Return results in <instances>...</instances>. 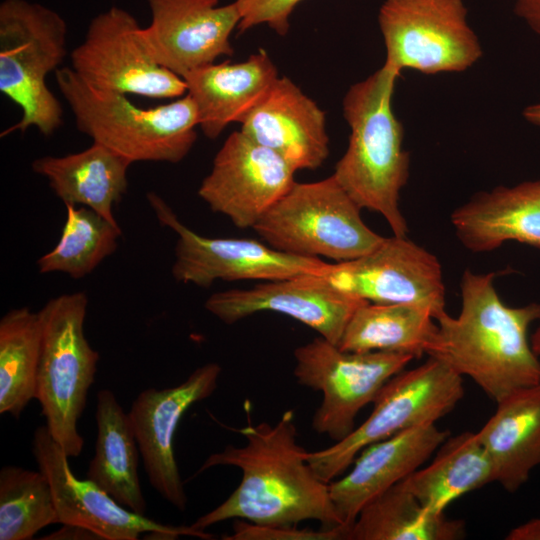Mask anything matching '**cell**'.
Wrapping results in <instances>:
<instances>
[{
    "label": "cell",
    "mask_w": 540,
    "mask_h": 540,
    "mask_svg": "<svg viewBox=\"0 0 540 540\" xmlns=\"http://www.w3.org/2000/svg\"><path fill=\"white\" fill-rule=\"evenodd\" d=\"M32 451L39 470L50 483L57 523L88 528L102 540H137L143 533L164 540L180 536L204 540L215 538L213 534L191 525H166L135 513L91 480L78 479L70 468L69 456L51 436L46 425L34 431Z\"/></svg>",
    "instance_id": "cell-14"
},
{
    "label": "cell",
    "mask_w": 540,
    "mask_h": 540,
    "mask_svg": "<svg viewBox=\"0 0 540 540\" xmlns=\"http://www.w3.org/2000/svg\"><path fill=\"white\" fill-rule=\"evenodd\" d=\"M361 210L331 175L295 182L253 230L279 251L340 263L366 254L383 239L365 224Z\"/></svg>",
    "instance_id": "cell-7"
},
{
    "label": "cell",
    "mask_w": 540,
    "mask_h": 540,
    "mask_svg": "<svg viewBox=\"0 0 540 540\" xmlns=\"http://www.w3.org/2000/svg\"><path fill=\"white\" fill-rule=\"evenodd\" d=\"M296 170L279 154L234 131L216 153L199 197L239 228H254L292 187Z\"/></svg>",
    "instance_id": "cell-15"
},
{
    "label": "cell",
    "mask_w": 540,
    "mask_h": 540,
    "mask_svg": "<svg viewBox=\"0 0 540 540\" xmlns=\"http://www.w3.org/2000/svg\"><path fill=\"white\" fill-rule=\"evenodd\" d=\"M437 330L434 317L424 308L364 302L350 317L338 346L345 351L397 352L419 358L427 353Z\"/></svg>",
    "instance_id": "cell-27"
},
{
    "label": "cell",
    "mask_w": 540,
    "mask_h": 540,
    "mask_svg": "<svg viewBox=\"0 0 540 540\" xmlns=\"http://www.w3.org/2000/svg\"><path fill=\"white\" fill-rule=\"evenodd\" d=\"M523 117L529 123L540 126V100L527 106L523 111Z\"/></svg>",
    "instance_id": "cell-37"
},
{
    "label": "cell",
    "mask_w": 540,
    "mask_h": 540,
    "mask_svg": "<svg viewBox=\"0 0 540 540\" xmlns=\"http://www.w3.org/2000/svg\"><path fill=\"white\" fill-rule=\"evenodd\" d=\"M41 539L49 540H102L92 530L79 526L62 524V528L42 537Z\"/></svg>",
    "instance_id": "cell-35"
},
{
    "label": "cell",
    "mask_w": 540,
    "mask_h": 540,
    "mask_svg": "<svg viewBox=\"0 0 540 540\" xmlns=\"http://www.w3.org/2000/svg\"><path fill=\"white\" fill-rule=\"evenodd\" d=\"M70 58L74 72L99 90L157 99L179 98L187 91L182 77L153 59L143 28L120 7H110L90 21Z\"/></svg>",
    "instance_id": "cell-12"
},
{
    "label": "cell",
    "mask_w": 540,
    "mask_h": 540,
    "mask_svg": "<svg viewBox=\"0 0 540 540\" xmlns=\"http://www.w3.org/2000/svg\"><path fill=\"white\" fill-rule=\"evenodd\" d=\"M152 15L143 28L145 45L162 67L184 77L232 56L230 36L241 20L235 2L218 0H146Z\"/></svg>",
    "instance_id": "cell-18"
},
{
    "label": "cell",
    "mask_w": 540,
    "mask_h": 540,
    "mask_svg": "<svg viewBox=\"0 0 540 540\" xmlns=\"http://www.w3.org/2000/svg\"><path fill=\"white\" fill-rule=\"evenodd\" d=\"M42 321L28 307L9 310L0 320V413L19 418L35 399Z\"/></svg>",
    "instance_id": "cell-29"
},
{
    "label": "cell",
    "mask_w": 540,
    "mask_h": 540,
    "mask_svg": "<svg viewBox=\"0 0 540 540\" xmlns=\"http://www.w3.org/2000/svg\"><path fill=\"white\" fill-rule=\"evenodd\" d=\"M531 347L534 351V353L540 357V324L535 331V333L531 337Z\"/></svg>",
    "instance_id": "cell-38"
},
{
    "label": "cell",
    "mask_w": 540,
    "mask_h": 540,
    "mask_svg": "<svg viewBox=\"0 0 540 540\" xmlns=\"http://www.w3.org/2000/svg\"><path fill=\"white\" fill-rule=\"evenodd\" d=\"M279 78L269 55L259 50L238 63H212L183 79L203 134L216 139L231 123L242 124Z\"/></svg>",
    "instance_id": "cell-21"
},
{
    "label": "cell",
    "mask_w": 540,
    "mask_h": 540,
    "mask_svg": "<svg viewBox=\"0 0 540 540\" xmlns=\"http://www.w3.org/2000/svg\"><path fill=\"white\" fill-rule=\"evenodd\" d=\"M364 302L335 287L324 274L306 273L266 281L250 289L216 292L204 306L226 324L258 312L281 313L338 345L353 312Z\"/></svg>",
    "instance_id": "cell-17"
},
{
    "label": "cell",
    "mask_w": 540,
    "mask_h": 540,
    "mask_svg": "<svg viewBox=\"0 0 540 540\" xmlns=\"http://www.w3.org/2000/svg\"><path fill=\"white\" fill-rule=\"evenodd\" d=\"M294 358L297 382L322 394L312 427L334 442L355 429L361 409L372 403L384 384L414 359L397 352L345 351L321 336L297 347Z\"/></svg>",
    "instance_id": "cell-10"
},
{
    "label": "cell",
    "mask_w": 540,
    "mask_h": 540,
    "mask_svg": "<svg viewBox=\"0 0 540 540\" xmlns=\"http://www.w3.org/2000/svg\"><path fill=\"white\" fill-rule=\"evenodd\" d=\"M87 306L86 294L75 292L52 298L39 310L42 337L35 399L51 436L69 458L78 457L84 446L77 426L99 360L84 332Z\"/></svg>",
    "instance_id": "cell-6"
},
{
    "label": "cell",
    "mask_w": 540,
    "mask_h": 540,
    "mask_svg": "<svg viewBox=\"0 0 540 540\" xmlns=\"http://www.w3.org/2000/svg\"><path fill=\"white\" fill-rule=\"evenodd\" d=\"M464 535V521L427 510L396 484L362 508L348 540H457Z\"/></svg>",
    "instance_id": "cell-28"
},
{
    "label": "cell",
    "mask_w": 540,
    "mask_h": 540,
    "mask_svg": "<svg viewBox=\"0 0 540 540\" xmlns=\"http://www.w3.org/2000/svg\"><path fill=\"white\" fill-rule=\"evenodd\" d=\"M324 276L338 289L363 301L418 306L435 320L446 312L439 260L407 236L383 237L358 258L330 263Z\"/></svg>",
    "instance_id": "cell-13"
},
{
    "label": "cell",
    "mask_w": 540,
    "mask_h": 540,
    "mask_svg": "<svg viewBox=\"0 0 540 540\" xmlns=\"http://www.w3.org/2000/svg\"><path fill=\"white\" fill-rule=\"evenodd\" d=\"M386 58L401 74L462 72L482 57L463 0H384L378 13Z\"/></svg>",
    "instance_id": "cell-9"
},
{
    "label": "cell",
    "mask_w": 540,
    "mask_h": 540,
    "mask_svg": "<svg viewBox=\"0 0 540 540\" xmlns=\"http://www.w3.org/2000/svg\"><path fill=\"white\" fill-rule=\"evenodd\" d=\"M495 277L494 272L464 271L460 313L445 312L436 320L438 330L426 354L471 378L497 403L540 384V360L528 341L529 326L540 320V304L507 306Z\"/></svg>",
    "instance_id": "cell-2"
},
{
    "label": "cell",
    "mask_w": 540,
    "mask_h": 540,
    "mask_svg": "<svg viewBox=\"0 0 540 540\" xmlns=\"http://www.w3.org/2000/svg\"><path fill=\"white\" fill-rule=\"evenodd\" d=\"M461 244L476 253L507 241L540 248V179L481 191L451 214Z\"/></svg>",
    "instance_id": "cell-22"
},
{
    "label": "cell",
    "mask_w": 540,
    "mask_h": 540,
    "mask_svg": "<svg viewBox=\"0 0 540 540\" xmlns=\"http://www.w3.org/2000/svg\"><path fill=\"white\" fill-rule=\"evenodd\" d=\"M505 539L507 540H540V519H532L512 529Z\"/></svg>",
    "instance_id": "cell-36"
},
{
    "label": "cell",
    "mask_w": 540,
    "mask_h": 540,
    "mask_svg": "<svg viewBox=\"0 0 540 540\" xmlns=\"http://www.w3.org/2000/svg\"><path fill=\"white\" fill-rule=\"evenodd\" d=\"M463 395L462 376L443 361L429 357L422 365L390 378L362 424L332 446L308 452L307 460L318 477L330 483L366 446L410 428L435 424L455 408Z\"/></svg>",
    "instance_id": "cell-8"
},
{
    "label": "cell",
    "mask_w": 540,
    "mask_h": 540,
    "mask_svg": "<svg viewBox=\"0 0 540 540\" xmlns=\"http://www.w3.org/2000/svg\"><path fill=\"white\" fill-rule=\"evenodd\" d=\"M302 0H235L241 20L240 33L260 24H266L278 35L285 36L289 30V17Z\"/></svg>",
    "instance_id": "cell-33"
},
{
    "label": "cell",
    "mask_w": 540,
    "mask_h": 540,
    "mask_svg": "<svg viewBox=\"0 0 540 540\" xmlns=\"http://www.w3.org/2000/svg\"><path fill=\"white\" fill-rule=\"evenodd\" d=\"M95 418V454L87 479L124 507L145 515L146 500L138 475L139 447L129 415L111 390L97 392Z\"/></svg>",
    "instance_id": "cell-25"
},
{
    "label": "cell",
    "mask_w": 540,
    "mask_h": 540,
    "mask_svg": "<svg viewBox=\"0 0 540 540\" xmlns=\"http://www.w3.org/2000/svg\"><path fill=\"white\" fill-rule=\"evenodd\" d=\"M494 482L492 463L476 433L450 435L430 465L397 483L433 513H444L459 497Z\"/></svg>",
    "instance_id": "cell-26"
},
{
    "label": "cell",
    "mask_w": 540,
    "mask_h": 540,
    "mask_svg": "<svg viewBox=\"0 0 540 540\" xmlns=\"http://www.w3.org/2000/svg\"><path fill=\"white\" fill-rule=\"evenodd\" d=\"M294 411L275 424H247L238 430L243 446L227 445L203 462L196 474L215 466H234L242 473L238 487L191 526L205 530L216 523L241 519L259 525H298L314 520L324 527L342 525L329 483L310 466L308 452L297 442Z\"/></svg>",
    "instance_id": "cell-1"
},
{
    "label": "cell",
    "mask_w": 540,
    "mask_h": 540,
    "mask_svg": "<svg viewBox=\"0 0 540 540\" xmlns=\"http://www.w3.org/2000/svg\"><path fill=\"white\" fill-rule=\"evenodd\" d=\"M221 371L218 363L209 362L174 387L145 389L128 412L150 484L180 511L188 499L175 459V432L185 412L214 393Z\"/></svg>",
    "instance_id": "cell-16"
},
{
    "label": "cell",
    "mask_w": 540,
    "mask_h": 540,
    "mask_svg": "<svg viewBox=\"0 0 540 540\" xmlns=\"http://www.w3.org/2000/svg\"><path fill=\"white\" fill-rule=\"evenodd\" d=\"M147 201L159 223L177 234L174 279L209 288L215 281H273L292 276L324 274L330 263L321 258L288 254L257 240L202 236L187 227L155 192Z\"/></svg>",
    "instance_id": "cell-11"
},
{
    "label": "cell",
    "mask_w": 540,
    "mask_h": 540,
    "mask_svg": "<svg viewBox=\"0 0 540 540\" xmlns=\"http://www.w3.org/2000/svg\"><path fill=\"white\" fill-rule=\"evenodd\" d=\"M67 25L56 11L27 0L0 4V92L22 111L1 136L35 127L45 136L63 124V109L46 83L66 56Z\"/></svg>",
    "instance_id": "cell-5"
},
{
    "label": "cell",
    "mask_w": 540,
    "mask_h": 540,
    "mask_svg": "<svg viewBox=\"0 0 540 540\" xmlns=\"http://www.w3.org/2000/svg\"><path fill=\"white\" fill-rule=\"evenodd\" d=\"M494 471V481L517 491L540 465V384L497 402V409L476 432Z\"/></svg>",
    "instance_id": "cell-24"
},
{
    "label": "cell",
    "mask_w": 540,
    "mask_h": 540,
    "mask_svg": "<svg viewBox=\"0 0 540 540\" xmlns=\"http://www.w3.org/2000/svg\"><path fill=\"white\" fill-rule=\"evenodd\" d=\"M350 527L337 525L319 530L298 528L296 525H259L235 519L233 532L224 540H348Z\"/></svg>",
    "instance_id": "cell-32"
},
{
    "label": "cell",
    "mask_w": 540,
    "mask_h": 540,
    "mask_svg": "<svg viewBox=\"0 0 540 540\" xmlns=\"http://www.w3.org/2000/svg\"><path fill=\"white\" fill-rule=\"evenodd\" d=\"M55 79L77 129L132 163H178L196 142L198 112L188 94L167 104L141 108L125 94L93 88L71 67L58 68Z\"/></svg>",
    "instance_id": "cell-4"
},
{
    "label": "cell",
    "mask_w": 540,
    "mask_h": 540,
    "mask_svg": "<svg viewBox=\"0 0 540 540\" xmlns=\"http://www.w3.org/2000/svg\"><path fill=\"white\" fill-rule=\"evenodd\" d=\"M515 14L540 35V0H512Z\"/></svg>",
    "instance_id": "cell-34"
},
{
    "label": "cell",
    "mask_w": 540,
    "mask_h": 540,
    "mask_svg": "<svg viewBox=\"0 0 540 540\" xmlns=\"http://www.w3.org/2000/svg\"><path fill=\"white\" fill-rule=\"evenodd\" d=\"M241 131L296 171L316 169L329 155L325 112L288 77H279Z\"/></svg>",
    "instance_id": "cell-20"
},
{
    "label": "cell",
    "mask_w": 540,
    "mask_h": 540,
    "mask_svg": "<svg viewBox=\"0 0 540 540\" xmlns=\"http://www.w3.org/2000/svg\"><path fill=\"white\" fill-rule=\"evenodd\" d=\"M132 162L93 142L83 151L64 156H43L32 162L36 174L44 176L64 204L87 207L118 224L113 206L127 191V172Z\"/></svg>",
    "instance_id": "cell-23"
},
{
    "label": "cell",
    "mask_w": 540,
    "mask_h": 540,
    "mask_svg": "<svg viewBox=\"0 0 540 540\" xmlns=\"http://www.w3.org/2000/svg\"><path fill=\"white\" fill-rule=\"evenodd\" d=\"M57 523L52 489L40 471L15 465L0 470V540H30Z\"/></svg>",
    "instance_id": "cell-31"
},
{
    "label": "cell",
    "mask_w": 540,
    "mask_h": 540,
    "mask_svg": "<svg viewBox=\"0 0 540 540\" xmlns=\"http://www.w3.org/2000/svg\"><path fill=\"white\" fill-rule=\"evenodd\" d=\"M65 207L66 220L59 241L36 264L42 274L62 272L81 279L116 251L122 230L87 207Z\"/></svg>",
    "instance_id": "cell-30"
},
{
    "label": "cell",
    "mask_w": 540,
    "mask_h": 540,
    "mask_svg": "<svg viewBox=\"0 0 540 540\" xmlns=\"http://www.w3.org/2000/svg\"><path fill=\"white\" fill-rule=\"evenodd\" d=\"M400 75L383 65L350 86L342 102L350 127L348 147L332 175L361 209L384 217L393 235L407 236L399 199L409 178L410 156L392 106Z\"/></svg>",
    "instance_id": "cell-3"
},
{
    "label": "cell",
    "mask_w": 540,
    "mask_h": 540,
    "mask_svg": "<svg viewBox=\"0 0 540 540\" xmlns=\"http://www.w3.org/2000/svg\"><path fill=\"white\" fill-rule=\"evenodd\" d=\"M435 424L398 432L360 451L352 469L329 483L342 525L351 527L362 508L423 465L449 436Z\"/></svg>",
    "instance_id": "cell-19"
}]
</instances>
